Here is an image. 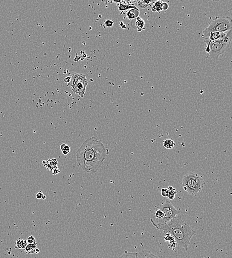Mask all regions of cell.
Listing matches in <instances>:
<instances>
[{"mask_svg":"<svg viewBox=\"0 0 232 258\" xmlns=\"http://www.w3.org/2000/svg\"><path fill=\"white\" fill-rule=\"evenodd\" d=\"M114 24V22L113 20H105V25L106 26V27L108 28L112 27L113 26Z\"/></svg>","mask_w":232,"mask_h":258,"instance_id":"23","label":"cell"},{"mask_svg":"<svg viewBox=\"0 0 232 258\" xmlns=\"http://www.w3.org/2000/svg\"><path fill=\"white\" fill-rule=\"evenodd\" d=\"M163 145L166 149H173L175 146V143L172 140L166 139L163 141Z\"/></svg>","mask_w":232,"mask_h":258,"instance_id":"14","label":"cell"},{"mask_svg":"<svg viewBox=\"0 0 232 258\" xmlns=\"http://www.w3.org/2000/svg\"><path fill=\"white\" fill-rule=\"evenodd\" d=\"M211 32V33L209 34L207 39L205 41H204V42L207 45L210 42L212 41H214V40H218L219 39L224 38V36H226V35L227 34V32Z\"/></svg>","mask_w":232,"mask_h":258,"instance_id":"8","label":"cell"},{"mask_svg":"<svg viewBox=\"0 0 232 258\" xmlns=\"http://www.w3.org/2000/svg\"><path fill=\"white\" fill-rule=\"evenodd\" d=\"M168 192H169V190H168L167 188H162L161 190V195L164 197L167 198Z\"/></svg>","mask_w":232,"mask_h":258,"instance_id":"22","label":"cell"},{"mask_svg":"<svg viewBox=\"0 0 232 258\" xmlns=\"http://www.w3.org/2000/svg\"><path fill=\"white\" fill-rule=\"evenodd\" d=\"M36 197L38 199H46V196L44 195V194L41 191L36 194Z\"/></svg>","mask_w":232,"mask_h":258,"instance_id":"25","label":"cell"},{"mask_svg":"<svg viewBox=\"0 0 232 258\" xmlns=\"http://www.w3.org/2000/svg\"><path fill=\"white\" fill-rule=\"evenodd\" d=\"M119 258H137V252H129L125 251Z\"/></svg>","mask_w":232,"mask_h":258,"instance_id":"16","label":"cell"},{"mask_svg":"<svg viewBox=\"0 0 232 258\" xmlns=\"http://www.w3.org/2000/svg\"><path fill=\"white\" fill-rule=\"evenodd\" d=\"M0 114H1V112H0Z\"/></svg>","mask_w":232,"mask_h":258,"instance_id":"27","label":"cell"},{"mask_svg":"<svg viewBox=\"0 0 232 258\" xmlns=\"http://www.w3.org/2000/svg\"><path fill=\"white\" fill-rule=\"evenodd\" d=\"M151 2V1H137V3L138 4V5L139 7L141 9H146V7H148L149 3Z\"/></svg>","mask_w":232,"mask_h":258,"instance_id":"19","label":"cell"},{"mask_svg":"<svg viewBox=\"0 0 232 258\" xmlns=\"http://www.w3.org/2000/svg\"><path fill=\"white\" fill-rule=\"evenodd\" d=\"M232 20L229 16H216L209 22L208 26L202 32V37L204 41L207 39L211 32H225L232 29Z\"/></svg>","mask_w":232,"mask_h":258,"instance_id":"5","label":"cell"},{"mask_svg":"<svg viewBox=\"0 0 232 258\" xmlns=\"http://www.w3.org/2000/svg\"><path fill=\"white\" fill-rule=\"evenodd\" d=\"M158 209H161L164 214V218L162 220L155 222L157 224H164L169 222L171 219L176 217L178 214H180V212L175 208L169 200L166 199L164 204H161L158 206Z\"/></svg>","mask_w":232,"mask_h":258,"instance_id":"7","label":"cell"},{"mask_svg":"<svg viewBox=\"0 0 232 258\" xmlns=\"http://www.w3.org/2000/svg\"><path fill=\"white\" fill-rule=\"evenodd\" d=\"M145 24V22L144 20L141 17L138 16L137 18L136 21V26L138 32H142V30L145 29L144 28Z\"/></svg>","mask_w":232,"mask_h":258,"instance_id":"13","label":"cell"},{"mask_svg":"<svg viewBox=\"0 0 232 258\" xmlns=\"http://www.w3.org/2000/svg\"><path fill=\"white\" fill-rule=\"evenodd\" d=\"M109 151L95 137L88 138L76 152V161L85 172L95 173L101 167Z\"/></svg>","mask_w":232,"mask_h":258,"instance_id":"1","label":"cell"},{"mask_svg":"<svg viewBox=\"0 0 232 258\" xmlns=\"http://www.w3.org/2000/svg\"><path fill=\"white\" fill-rule=\"evenodd\" d=\"M155 217L157 219H158L159 221H161V220H162V218H164V214L163 212H162L161 210V209H158L155 211Z\"/></svg>","mask_w":232,"mask_h":258,"instance_id":"20","label":"cell"},{"mask_svg":"<svg viewBox=\"0 0 232 258\" xmlns=\"http://www.w3.org/2000/svg\"><path fill=\"white\" fill-rule=\"evenodd\" d=\"M232 38V30H229L224 38L210 42L206 45L205 52L213 59H217L229 48Z\"/></svg>","mask_w":232,"mask_h":258,"instance_id":"3","label":"cell"},{"mask_svg":"<svg viewBox=\"0 0 232 258\" xmlns=\"http://www.w3.org/2000/svg\"><path fill=\"white\" fill-rule=\"evenodd\" d=\"M60 148L62 150V154L65 155L68 154L70 152V147L68 146V145H66V144H65V143H63V144L61 145V146H60Z\"/></svg>","mask_w":232,"mask_h":258,"instance_id":"18","label":"cell"},{"mask_svg":"<svg viewBox=\"0 0 232 258\" xmlns=\"http://www.w3.org/2000/svg\"><path fill=\"white\" fill-rule=\"evenodd\" d=\"M137 258H162L152 253L147 250H142L137 253Z\"/></svg>","mask_w":232,"mask_h":258,"instance_id":"9","label":"cell"},{"mask_svg":"<svg viewBox=\"0 0 232 258\" xmlns=\"http://www.w3.org/2000/svg\"><path fill=\"white\" fill-rule=\"evenodd\" d=\"M27 242L29 244H36V239L33 236L29 237Z\"/></svg>","mask_w":232,"mask_h":258,"instance_id":"24","label":"cell"},{"mask_svg":"<svg viewBox=\"0 0 232 258\" xmlns=\"http://www.w3.org/2000/svg\"><path fill=\"white\" fill-rule=\"evenodd\" d=\"M140 10L139 9H131L129 10L126 13V17L129 20H133L137 19L139 16Z\"/></svg>","mask_w":232,"mask_h":258,"instance_id":"10","label":"cell"},{"mask_svg":"<svg viewBox=\"0 0 232 258\" xmlns=\"http://www.w3.org/2000/svg\"><path fill=\"white\" fill-rule=\"evenodd\" d=\"M131 9H138L135 6H129V5H127V4H124L122 3H120L119 8H118L119 10L121 11V12L128 10H130Z\"/></svg>","mask_w":232,"mask_h":258,"instance_id":"15","label":"cell"},{"mask_svg":"<svg viewBox=\"0 0 232 258\" xmlns=\"http://www.w3.org/2000/svg\"><path fill=\"white\" fill-rule=\"evenodd\" d=\"M205 184L202 177L193 172L186 174L182 179V186L189 195L196 196L202 190Z\"/></svg>","mask_w":232,"mask_h":258,"instance_id":"4","label":"cell"},{"mask_svg":"<svg viewBox=\"0 0 232 258\" xmlns=\"http://www.w3.org/2000/svg\"><path fill=\"white\" fill-rule=\"evenodd\" d=\"M176 190L175 189V188H173L171 190H169L168 192V199L169 200H172L174 199L175 198V195L177 194Z\"/></svg>","mask_w":232,"mask_h":258,"instance_id":"21","label":"cell"},{"mask_svg":"<svg viewBox=\"0 0 232 258\" xmlns=\"http://www.w3.org/2000/svg\"><path fill=\"white\" fill-rule=\"evenodd\" d=\"M16 246L19 249H25L28 245V242L24 240H17L16 243Z\"/></svg>","mask_w":232,"mask_h":258,"instance_id":"17","label":"cell"},{"mask_svg":"<svg viewBox=\"0 0 232 258\" xmlns=\"http://www.w3.org/2000/svg\"><path fill=\"white\" fill-rule=\"evenodd\" d=\"M164 2L161 1H158L155 2L152 7V12L153 13L159 12L164 10Z\"/></svg>","mask_w":232,"mask_h":258,"instance_id":"11","label":"cell"},{"mask_svg":"<svg viewBox=\"0 0 232 258\" xmlns=\"http://www.w3.org/2000/svg\"><path fill=\"white\" fill-rule=\"evenodd\" d=\"M88 84L86 75L82 74L73 73L68 83L74 93L83 98L85 95L86 88Z\"/></svg>","mask_w":232,"mask_h":258,"instance_id":"6","label":"cell"},{"mask_svg":"<svg viewBox=\"0 0 232 258\" xmlns=\"http://www.w3.org/2000/svg\"><path fill=\"white\" fill-rule=\"evenodd\" d=\"M152 224L159 230L169 232L181 248L187 251L190 241L196 231L190 226L188 222L182 219L179 214L166 224H157L150 219Z\"/></svg>","mask_w":232,"mask_h":258,"instance_id":"2","label":"cell"},{"mask_svg":"<svg viewBox=\"0 0 232 258\" xmlns=\"http://www.w3.org/2000/svg\"><path fill=\"white\" fill-rule=\"evenodd\" d=\"M25 250L27 254H30L35 253H37V250L39 249L36 248V244H29L25 247Z\"/></svg>","mask_w":232,"mask_h":258,"instance_id":"12","label":"cell"},{"mask_svg":"<svg viewBox=\"0 0 232 258\" xmlns=\"http://www.w3.org/2000/svg\"><path fill=\"white\" fill-rule=\"evenodd\" d=\"M119 25H120V27H121L122 28H126V26L125 25L124 23H123V22H120Z\"/></svg>","mask_w":232,"mask_h":258,"instance_id":"26","label":"cell"}]
</instances>
